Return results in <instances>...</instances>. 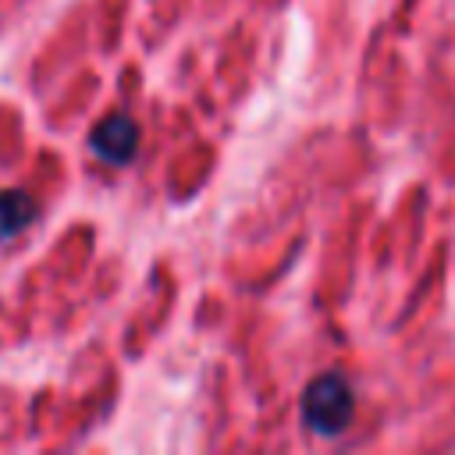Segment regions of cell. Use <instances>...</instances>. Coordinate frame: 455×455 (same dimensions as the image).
<instances>
[{"label": "cell", "mask_w": 455, "mask_h": 455, "mask_svg": "<svg viewBox=\"0 0 455 455\" xmlns=\"http://www.w3.org/2000/svg\"><path fill=\"white\" fill-rule=\"evenodd\" d=\"M352 412H355V395H352V384L341 373L316 377L306 387V395H302V423L316 437H338V434H345Z\"/></svg>", "instance_id": "6da1fadb"}, {"label": "cell", "mask_w": 455, "mask_h": 455, "mask_svg": "<svg viewBox=\"0 0 455 455\" xmlns=\"http://www.w3.org/2000/svg\"><path fill=\"white\" fill-rule=\"evenodd\" d=\"M89 146L92 153L110 164V167H121V164H132L135 160V149H139V124L128 117V114H110L103 117L92 135H89Z\"/></svg>", "instance_id": "7a4b0ae2"}, {"label": "cell", "mask_w": 455, "mask_h": 455, "mask_svg": "<svg viewBox=\"0 0 455 455\" xmlns=\"http://www.w3.org/2000/svg\"><path fill=\"white\" fill-rule=\"evenodd\" d=\"M39 217V206L28 192H0V242L18 238L25 228H32V220Z\"/></svg>", "instance_id": "3957f363"}]
</instances>
